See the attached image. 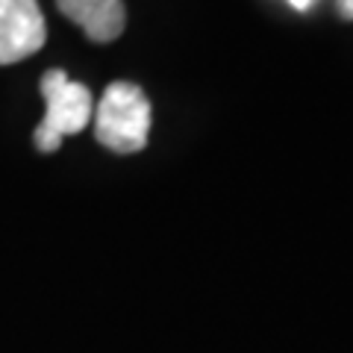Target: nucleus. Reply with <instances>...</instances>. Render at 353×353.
Returning <instances> with one entry per match:
<instances>
[{"instance_id": "obj_1", "label": "nucleus", "mask_w": 353, "mask_h": 353, "mask_svg": "<svg viewBox=\"0 0 353 353\" xmlns=\"http://www.w3.org/2000/svg\"><path fill=\"white\" fill-rule=\"evenodd\" d=\"M94 136L115 153H136L148 145L150 101L136 83L106 85L101 103L94 106Z\"/></svg>"}, {"instance_id": "obj_2", "label": "nucleus", "mask_w": 353, "mask_h": 353, "mask_svg": "<svg viewBox=\"0 0 353 353\" xmlns=\"http://www.w3.org/2000/svg\"><path fill=\"white\" fill-rule=\"evenodd\" d=\"M41 97L44 118L32 132V141L41 153H53L59 150L65 136H77L88 127V121L94 115V101L83 83H74L59 68L41 77Z\"/></svg>"}, {"instance_id": "obj_3", "label": "nucleus", "mask_w": 353, "mask_h": 353, "mask_svg": "<svg viewBox=\"0 0 353 353\" xmlns=\"http://www.w3.org/2000/svg\"><path fill=\"white\" fill-rule=\"evenodd\" d=\"M48 39L39 0H0V65H15Z\"/></svg>"}, {"instance_id": "obj_4", "label": "nucleus", "mask_w": 353, "mask_h": 353, "mask_svg": "<svg viewBox=\"0 0 353 353\" xmlns=\"http://www.w3.org/2000/svg\"><path fill=\"white\" fill-rule=\"evenodd\" d=\"M59 12L92 41H112L124 32V0H57Z\"/></svg>"}, {"instance_id": "obj_5", "label": "nucleus", "mask_w": 353, "mask_h": 353, "mask_svg": "<svg viewBox=\"0 0 353 353\" xmlns=\"http://www.w3.org/2000/svg\"><path fill=\"white\" fill-rule=\"evenodd\" d=\"M339 12L347 21H353V0H339Z\"/></svg>"}, {"instance_id": "obj_6", "label": "nucleus", "mask_w": 353, "mask_h": 353, "mask_svg": "<svg viewBox=\"0 0 353 353\" xmlns=\"http://www.w3.org/2000/svg\"><path fill=\"white\" fill-rule=\"evenodd\" d=\"M289 3H292L294 9H301V12H303V9L312 6V0H289Z\"/></svg>"}]
</instances>
